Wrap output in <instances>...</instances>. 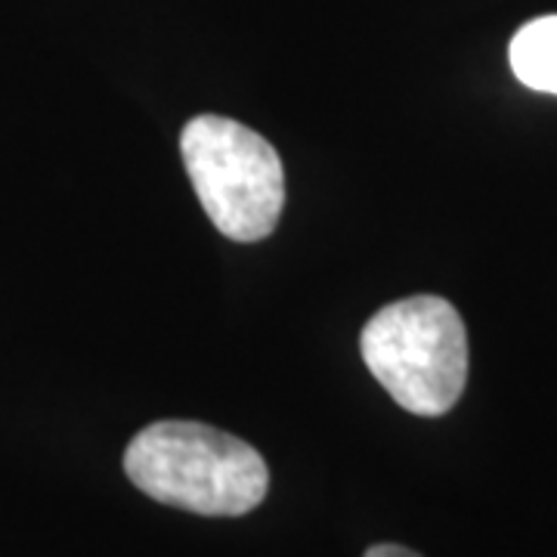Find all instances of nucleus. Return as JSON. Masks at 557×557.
<instances>
[{"mask_svg":"<svg viewBox=\"0 0 557 557\" xmlns=\"http://www.w3.org/2000/svg\"><path fill=\"white\" fill-rule=\"evenodd\" d=\"M124 471L139 493L205 518L255 511L270 471L255 446L201 421H156L131 440Z\"/></svg>","mask_w":557,"mask_h":557,"instance_id":"nucleus-1","label":"nucleus"},{"mask_svg":"<svg viewBox=\"0 0 557 557\" xmlns=\"http://www.w3.org/2000/svg\"><path fill=\"white\" fill-rule=\"evenodd\" d=\"M369 372L406 412L446 416L468 384V332L449 300L416 295L381 307L359 335Z\"/></svg>","mask_w":557,"mask_h":557,"instance_id":"nucleus-2","label":"nucleus"},{"mask_svg":"<svg viewBox=\"0 0 557 557\" xmlns=\"http://www.w3.org/2000/svg\"><path fill=\"white\" fill-rule=\"evenodd\" d=\"M180 152L205 214L226 239L258 242L276 230L285 174L258 131L223 115H199L183 127Z\"/></svg>","mask_w":557,"mask_h":557,"instance_id":"nucleus-3","label":"nucleus"},{"mask_svg":"<svg viewBox=\"0 0 557 557\" xmlns=\"http://www.w3.org/2000/svg\"><path fill=\"white\" fill-rule=\"evenodd\" d=\"M511 69L530 90L557 97V16L527 22L511 40Z\"/></svg>","mask_w":557,"mask_h":557,"instance_id":"nucleus-4","label":"nucleus"},{"mask_svg":"<svg viewBox=\"0 0 557 557\" xmlns=\"http://www.w3.org/2000/svg\"><path fill=\"white\" fill-rule=\"evenodd\" d=\"M362 557H421V555L409 552V548H403V545H387V542H384V545H372V548H369Z\"/></svg>","mask_w":557,"mask_h":557,"instance_id":"nucleus-5","label":"nucleus"}]
</instances>
